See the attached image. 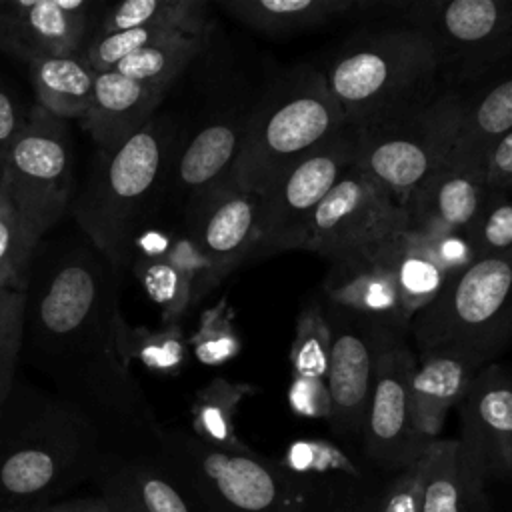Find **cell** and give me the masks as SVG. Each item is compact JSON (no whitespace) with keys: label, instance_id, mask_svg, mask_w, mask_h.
I'll return each mask as SVG.
<instances>
[{"label":"cell","instance_id":"6da1fadb","mask_svg":"<svg viewBox=\"0 0 512 512\" xmlns=\"http://www.w3.org/2000/svg\"><path fill=\"white\" fill-rule=\"evenodd\" d=\"M162 466L204 512H334L328 484L250 448L226 450L194 434H162Z\"/></svg>","mask_w":512,"mask_h":512},{"label":"cell","instance_id":"7a4b0ae2","mask_svg":"<svg viewBox=\"0 0 512 512\" xmlns=\"http://www.w3.org/2000/svg\"><path fill=\"white\" fill-rule=\"evenodd\" d=\"M322 74L350 128L366 126L444 88L428 40L408 24L360 30L342 44Z\"/></svg>","mask_w":512,"mask_h":512},{"label":"cell","instance_id":"3957f363","mask_svg":"<svg viewBox=\"0 0 512 512\" xmlns=\"http://www.w3.org/2000/svg\"><path fill=\"white\" fill-rule=\"evenodd\" d=\"M342 128H346L344 114L322 70L292 68L244 118L240 152L228 180L260 196L282 170Z\"/></svg>","mask_w":512,"mask_h":512},{"label":"cell","instance_id":"277c9868","mask_svg":"<svg viewBox=\"0 0 512 512\" xmlns=\"http://www.w3.org/2000/svg\"><path fill=\"white\" fill-rule=\"evenodd\" d=\"M460 110V90L444 86L430 98L352 128L356 134L354 164L404 208L414 190L450 160Z\"/></svg>","mask_w":512,"mask_h":512},{"label":"cell","instance_id":"5b68a950","mask_svg":"<svg viewBox=\"0 0 512 512\" xmlns=\"http://www.w3.org/2000/svg\"><path fill=\"white\" fill-rule=\"evenodd\" d=\"M410 324L420 352L456 348L490 364L512 342V248L448 276Z\"/></svg>","mask_w":512,"mask_h":512},{"label":"cell","instance_id":"8992f818","mask_svg":"<svg viewBox=\"0 0 512 512\" xmlns=\"http://www.w3.org/2000/svg\"><path fill=\"white\" fill-rule=\"evenodd\" d=\"M166 150L164 130L150 120L120 146L98 154V168L72 212L96 248L112 262H124L130 252L134 222L160 178Z\"/></svg>","mask_w":512,"mask_h":512},{"label":"cell","instance_id":"52a82bcc","mask_svg":"<svg viewBox=\"0 0 512 512\" xmlns=\"http://www.w3.org/2000/svg\"><path fill=\"white\" fill-rule=\"evenodd\" d=\"M386 8L428 40L446 88L512 60V0H396Z\"/></svg>","mask_w":512,"mask_h":512},{"label":"cell","instance_id":"ba28073f","mask_svg":"<svg viewBox=\"0 0 512 512\" xmlns=\"http://www.w3.org/2000/svg\"><path fill=\"white\" fill-rule=\"evenodd\" d=\"M6 196L30 252L62 218L72 194V148L64 120L38 104L2 164Z\"/></svg>","mask_w":512,"mask_h":512},{"label":"cell","instance_id":"9c48e42d","mask_svg":"<svg viewBox=\"0 0 512 512\" xmlns=\"http://www.w3.org/2000/svg\"><path fill=\"white\" fill-rule=\"evenodd\" d=\"M402 228H406L404 208L352 164L294 234L288 250H308L332 262Z\"/></svg>","mask_w":512,"mask_h":512},{"label":"cell","instance_id":"30bf717a","mask_svg":"<svg viewBox=\"0 0 512 512\" xmlns=\"http://www.w3.org/2000/svg\"><path fill=\"white\" fill-rule=\"evenodd\" d=\"M416 358L400 330L376 324V362L370 402L362 426L366 456L384 470L400 472L418 462L428 444L412 420L410 380Z\"/></svg>","mask_w":512,"mask_h":512},{"label":"cell","instance_id":"8fae6325","mask_svg":"<svg viewBox=\"0 0 512 512\" xmlns=\"http://www.w3.org/2000/svg\"><path fill=\"white\" fill-rule=\"evenodd\" d=\"M356 162V134L350 126L282 170L258 196V248L254 256L288 250L290 240Z\"/></svg>","mask_w":512,"mask_h":512},{"label":"cell","instance_id":"7c38bea8","mask_svg":"<svg viewBox=\"0 0 512 512\" xmlns=\"http://www.w3.org/2000/svg\"><path fill=\"white\" fill-rule=\"evenodd\" d=\"M84 448L80 426L68 418L24 432L0 454V506L46 504L78 474Z\"/></svg>","mask_w":512,"mask_h":512},{"label":"cell","instance_id":"4fadbf2b","mask_svg":"<svg viewBox=\"0 0 512 512\" xmlns=\"http://www.w3.org/2000/svg\"><path fill=\"white\" fill-rule=\"evenodd\" d=\"M458 410V440L480 476L512 480V368L486 364Z\"/></svg>","mask_w":512,"mask_h":512},{"label":"cell","instance_id":"5bb4252c","mask_svg":"<svg viewBox=\"0 0 512 512\" xmlns=\"http://www.w3.org/2000/svg\"><path fill=\"white\" fill-rule=\"evenodd\" d=\"M322 292L336 308L368 322L396 330L406 328L398 298L394 234L332 260L322 280Z\"/></svg>","mask_w":512,"mask_h":512},{"label":"cell","instance_id":"9a60e30c","mask_svg":"<svg viewBox=\"0 0 512 512\" xmlns=\"http://www.w3.org/2000/svg\"><path fill=\"white\" fill-rule=\"evenodd\" d=\"M88 10L86 0H0V50L28 64L76 54Z\"/></svg>","mask_w":512,"mask_h":512},{"label":"cell","instance_id":"2e32d148","mask_svg":"<svg viewBox=\"0 0 512 512\" xmlns=\"http://www.w3.org/2000/svg\"><path fill=\"white\" fill-rule=\"evenodd\" d=\"M258 212V194L242 190L228 178L200 196L192 238L220 278L256 254Z\"/></svg>","mask_w":512,"mask_h":512},{"label":"cell","instance_id":"e0dca14e","mask_svg":"<svg viewBox=\"0 0 512 512\" xmlns=\"http://www.w3.org/2000/svg\"><path fill=\"white\" fill-rule=\"evenodd\" d=\"M494 190L478 168L446 162L404 204L406 228L434 234H464Z\"/></svg>","mask_w":512,"mask_h":512},{"label":"cell","instance_id":"ac0fdd59","mask_svg":"<svg viewBox=\"0 0 512 512\" xmlns=\"http://www.w3.org/2000/svg\"><path fill=\"white\" fill-rule=\"evenodd\" d=\"M376 362V324L364 328H336L328 372L330 424L338 434H362Z\"/></svg>","mask_w":512,"mask_h":512},{"label":"cell","instance_id":"d6986e66","mask_svg":"<svg viewBox=\"0 0 512 512\" xmlns=\"http://www.w3.org/2000/svg\"><path fill=\"white\" fill-rule=\"evenodd\" d=\"M484 366L482 358L456 348L420 352L410 380L412 420L420 436L438 438L448 412L458 408Z\"/></svg>","mask_w":512,"mask_h":512},{"label":"cell","instance_id":"ffe728a7","mask_svg":"<svg viewBox=\"0 0 512 512\" xmlns=\"http://www.w3.org/2000/svg\"><path fill=\"white\" fill-rule=\"evenodd\" d=\"M170 86L132 80L116 70L96 74L94 96L80 126L100 150L120 146L142 130Z\"/></svg>","mask_w":512,"mask_h":512},{"label":"cell","instance_id":"44dd1931","mask_svg":"<svg viewBox=\"0 0 512 512\" xmlns=\"http://www.w3.org/2000/svg\"><path fill=\"white\" fill-rule=\"evenodd\" d=\"M462 110L452 164L478 168L488 146L512 130V60L460 90Z\"/></svg>","mask_w":512,"mask_h":512},{"label":"cell","instance_id":"7402d4cb","mask_svg":"<svg viewBox=\"0 0 512 512\" xmlns=\"http://www.w3.org/2000/svg\"><path fill=\"white\" fill-rule=\"evenodd\" d=\"M420 512H486L484 486L458 438H436L422 456Z\"/></svg>","mask_w":512,"mask_h":512},{"label":"cell","instance_id":"603a6c76","mask_svg":"<svg viewBox=\"0 0 512 512\" xmlns=\"http://www.w3.org/2000/svg\"><path fill=\"white\" fill-rule=\"evenodd\" d=\"M218 6L240 24L266 36L316 30L350 14L382 8L372 0H220Z\"/></svg>","mask_w":512,"mask_h":512},{"label":"cell","instance_id":"cb8c5ba5","mask_svg":"<svg viewBox=\"0 0 512 512\" xmlns=\"http://www.w3.org/2000/svg\"><path fill=\"white\" fill-rule=\"evenodd\" d=\"M244 118L220 120L202 128L178 160V180L192 194H206L228 178L242 144Z\"/></svg>","mask_w":512,"mask_h":512},{"label":"cell","instance_id":"d4e9b609","mask_svg":"<svg viewBox=\"0 0 512 512\" xmlns=\"http://www.w3.org/2000/svg\"><path fill=\"white\" fill-rule=\"evenodd\" d=\"M38 106L48 114L68 120L82 118L94 96L96 72L86 58L76 54L42 58L28 64Z\"/></svg>","mask_w":512,"mask_h":512},{"label":"cell","instance_id":"484cf974","mask_svg":"<svg viewBox=\"0 0 512 512\" xmlns=\"http://www.w3.org/2000/svg\"><path fill=\"white\" fill-rule=\"evenodd\" d=\"M210 24L204 0H126L108 10L100 32L150 28L206 40Z\"/></svg>","mask_w":512,"mask_h":512},{"label":"cell","instance_id":"4316f807","mask_svg":"<svg viewBox=\"0 0 512 512\" xmlns=\"http://www.w3.org/2000/svg\"><path fill=\"white\" fill-rule=\"evenodd\" d=\"M98 300L96 274L80 262L62 266L40 300L38 320L50 336H70L90 318Z\"/></svg>","mask_w":512,"mask_h":512},{"label":"cell","instance_id":"83f0119b","mask_svg":"<svg viewBox=\"0 0 512 512\" xmlns=\"http://www.w3.org/2000/svg\"><path fill=\"white\" fill-rule=\"evenodd\" d=\"M394 262L400 312L408 326L412 318L438 296L448 276L428 256L410 228H402L394 234Z\"/></svg>","mask_w":512,"mask_h":512},{"label":"cell","instance_id":"f1b7e54d","mask_svg":"<svg viewBox=\"0 0 512 512\" xmlns=\"http://www.w3.org/2000/svg\"><path fill=\"white\" fill-rule=\"evenodd\" d=\"M252 392L250 384L214 378L196 392L192 402V432L198 440L226 450L248 448L236 434V412Z\"/></svg>","mask_w":512,"mask_h":512},{"label":"cell","instance_id":"f546056e","mask_svg":"<svg viewBox=\"0 0 512 512\" xmlns=\"http://www.w3.org/2000/svg\"><path fill=\"white\" fill-rule=\"evenodd\" d=\"M204 38H190L184 34H166L146 48L124 58L114 70L146 84L170 86L176 76L202 50Z\"/></svg>","mask_w":512,"mask_h":512},{"label":"cell","instance_id":"4dcf8cb0","mask_svg":"<svg viewBox=\"0 0 512 512\" xmlns=\"http://www.w3.org/2000/svg\"><path fill=\"white\" fill-rule=\"evenodd\" d=\"M334 328L324 314L320 302H308L294 328V338L290 346V364L294 378H314L324 380L328 372L330 352H332Z\"/></svg>","mask_w":512,"mask_h":512},{"label":"cell","instance_id":"1f68e13d","mask_svg":"<svg viewBox=\"0 0 512 512\" xmlns=\"http://www.w3.org/2000/svg\"><path fill=\"white\" fill-rule=\"evenodd\" d=\"M114 338L118 350L130 360L136 358L150 370L178 372L186 360V340L178 324L164 330L126 328L120 316L114 318Z\"/></svg>","mask_w":512,"mask_h":512},{"label":"cell","instance_id":"d6a6232c","mask_svg":"<svg viewBox=\"0 0 512 512\" xmlns=\"http://www.w3.org/2000/svg\"><path fill=\"white\" fill-rule=\"evenodd\" d=\"M146 512H204L196 498L160 464H130L122 468Z\"/></svg>","mask_w":512,"mask_h":512},{"label":"cell","instance_id":"836d02e7","mask_svg":"<svg viewBox=\"0 0 512 512\" xmlns=\"http://www.w3.org/2000/svg\"><path fill=\"white\" fill-rule=\"evenodd\" d=\"M134 272L146 294L160 306L166 326L178 324L184 312L196 304L188 280L164 256L138 258Z\"/></svg>","mask_w":512,"mask_h":512},{"label":"cell","instance_id":"e575fe53","mask_svg":"<svg viewBox=\"0 0 512 512\" xmlns=\"http://www.w3.org/2000/svg\"><path fill=\"white\" fill-rule=\"evenodd\" d=\"M232 316L226 298L202 314L200 326L190 338L192 352L200 364L222 366L238 356L242 344Z\"/></svg>","mask_w":512,"mask_h":512},{"label":"cell","instance_id":"d590c367","mask_svg":"<svg viewBox=\"0 0 512 512\" xmlns=\"http://www.w3.org/2000/svg\"><path fill=\"white\" fill-rule=\"evenodd\" d=\"M476 258L512 248V200L494 192L480 216L464 232Z\"/></svg>","mask_w":512,"mask_h":512},{"label":"cell","instance_id":"8d00e7d4","mask_svg":"<svg viewBox=\"0 0 512 512\" xmlns=\"http://www.w3.org/2000/svg\"><path fill=\"white\" fill-rule=\"evenodd\" d=\"M26 290L0 288V410L6 402L24 334Z\"/></svg>","mask_w":512,"mask_h":512},{"label":"cell","instance_id":"74e56055","mask_svg":"<svg viewBox=\"0 0 512 512\" xmlns=\"http://www.w3.org/2000/svg\"><path fill=\"white\" fill-rule=\"evenodd\" d=\"M32 252L8 196L0 200V288L26 290V270Z\"/></svg>","mask_w":512,"mask_h":512},{"label":"cell","instance_id":"f35d334b","mask_svg":"<svg viewBox=\"0 0 512 512\" xmlns=\"http://www.w3.org/2000/svg\"><path fill=\"white\" fill-rule=\"evenodd\" d=\"M166 34L174 32H162V30H150V28H132V30H120V32H108L98 34L84 54L90 68L100 72L114 70L124 58L132 56L134 52L146 48L148 44L160 40Z\"/></svg>","mask_w":512,"mask_h":512},{"label":"cell","instance_id":"ab89813d","mask_svg":"<svg viewBox=\"0 0 512 512\" xmlns=\"http://www.w3.org/2000/svg\"><path fill=\"white\" fill-rule=\"evenodd\" d=\"M164 258L188 280L194 292V302H198L206 292H210L222 280L214 264L210 262V258L200 250V246L194 242L192 236L170 240V246Z\"/></svg>","mask_w":512,"mask_h":512},{"label":"cell","instance_id":"60d3db41","mask_svg":"<svg viewBox=\"0 0 512 512\" xmlns=\"http://www.w3.org/2000/svg\"><path fill=\"white\" fill-rule=\"evenodd\" d=\"M422 458L396 472L382 496L376 500L378 512H420L422 508Z\"/></svg>","mask_w":512,"mask_h":512},{"label":"cell","instance_id":"b9f144b4","mask_svg":"<svg viewBox=\"0 0 512 512\" xmlns=\"http://www.w3.org/2000/svg\"><path fill=\"white\" fill-rule=\"evenodd\" d=\"M412 230V228H410ZM428 252V256L444 270L446 276H452L472 264L476 260L468 240L464 234H434V232H420L412 230Z\"/></svg>","mask_w":512,"mask_h":512},{"label":"cell","instance_id":"7bdbcfd3","mask_svg":"<svg viewBox=\"0 0 512 512\" xmlns=\"http://www.w3.org/2000/svg\"><path fill=\"white\" fill-rule=\"evenodd\" d=\"M478 170L490 190L512 194V130L488 146L478 162Z\"/></svg>","mask_w":512,"mask_h":512},{"label":"cell","instance_id":"ee69618b","mask_svg":"<svg viewBox=\"0 0 512 512\" xmlns=\"http://www.w3.org/2000/svg\"><path fill=\"white\" fill-rule=\"evenodd\" d=\"M290 404L302 416H330V396L324 380L294 378L290 386Z\"/></svg>","mask_w":512,"mask_h":512},{"label":"cell","instance_id":"f6af8a7d","mask_svg":"<svg viewBox=\"0 0 512 512\" xmlns=\"http://www.w3.org/2000/svg\"><path fill=\"white\" fill-rule=\"evenodd\" d=\"M24 124H26V118H22L16 102L10 98L6 90L0 88V168L12 144L24 130Z\"/></svg>","mask_w":512,"mask_h":512},{"label":"cell","instance_id":"bcb514c9","mask_svg":"<svg viewBox=\"0 0 512 512\" xmlns=\"http://www.w3.org/2000/svg\"><path fill=\"white\" fill-rule=\"evenodd\" d=\"M114 512H146L136 498L124 470L112 472L104 480V494H102Z\"/></svg>","mask_w":512,"mask_h":512},{"label":"cell","instance_id":"7dc6e473","mask_svg":"<svg viewBox=\"0 0 512 512\" xmlns=\"http://www.w3.org/2000/svg\"><path fill=\"white\" fill-rule=\"evenodd\" d=\"M42 512H114L104 496L100 498H74L54 504H40Z\"/></svg>","mask_w":512,"mask_h":512},{"label":"cell","instance_id":"c3c4849f","mask_svg":"<svg viewBox=\"0 0 512 512\" xmlns=\"http://www.w3.org/2000/svg\"><path fill=\"white\" fill-rule=\"evenodd\" d=\"M334 512H378L376 500H356V502H336Z\"/></svg>","mask_w":512,"mask_h":512},{"label":"cell","instance_id":"681fc988","mask_svg":"<svg viewBox=\"0 0 512 512\" xmlns=\"http://www.w3.org/2000/svg\"><path fill=\"white\" fill-rule=\"evenodd\" d=\"M0 512H42L40 504H16V506H0Z\"/></svg>","mask_w":512,"mask_h":512},{"label":"cell","instance_id":"f907efd6","mask_svg":"<svg viewBox=\"0 0 512 512\" xmlns=\"http://www.w3.org/2000/svg\"><path fill=\"white\" fill-rule=\"evenodd\" d=\"M6 194V184H4V174H2V168H0V200L4 198Z\"/></svg>","mask_w":512,"mask_h":512}]
</instances>
